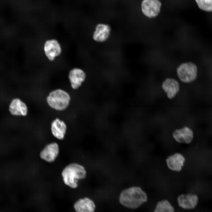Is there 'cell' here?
Instances as JSON below:
<instances>
[{
    "mask_svg": "<svg viewBox=\"0 0 212 212\" xmlns=\"http://www.w3.org/2000/svg\"><path fill=\"white\" fill-rule=\"evenodd\" d=\"M172 136L175 141L178 143L189 144L193 140L194 133L191 129L185 126L175 130L172 133Z\"/></svg>",
    "mask_w": 212,
    "mask_h": 212,
    "instance_id": "cell-9",
    "label": "cell"
},
{
    "mask_svg": "<svg viewBox=\"0 0 212 212\" xmlns=\"http://www.w3.org/2000/svg\"><path fill=\"white\" fill-rule=\"evenodd\" d=\"M59 153V148L58 144L52 142L46 145L39 153V156L42 160L48 163L54 162Z\"/></svg>",
    "mask_w": 212,
    "mask_h": 212,
    "instance_id": "cell-6",
    "label": "cell"
},
{
    "mask_svg": "<svg viewBox=\"0 0 212 212\" xmlns=\"http://www.w3.org/2000/svg\"><path fill=\"white\" fill-rule=\"evenodd\" d=\"M162 88L168 98L172 99L175 97L180 90V85L175 79L171 78H166L163 82Z\"/></svg>",
    "mask_w": 212,
    "mask_h": 212,
    "instance_id": "cell-12",
    "label": "cell"
},
{
    "mask_svg": "<svg viewBox=\"0 0 212 212\" xmlns=\"http://www.w3.org/2000/svg\"><path fill=\"white\" fill-rule=\"evenodd\" d=\"M87 174L85 167L76 163H71L67 165L61 172L64 183L70 188L74 189L77 188L78 181L85 179Z\"/></svg>",
    "mask_w": 212,
    "mask_h": 212,
    "instance_id": "cell-2",
    "label": "cell"
},
{
    "mask_svg": "<svg viewBox=\"0 0 212 212\" xmlns=\"http://www.w3.org/2000/svg\"><path fill=\"white\" fill-rule=\"evenodd\" d=\"M198 8L208 12H212V0H195Z\"/></svg>",
    "mask_w": 212,
    "mask_h": 212,
    "instance_id": "cell-18",
    "label": "cell"
},
{
    "mask_svg": "<svg viewBox=\"0 0 212 212\" xmlns=\"http://www.w3.org/2000/svg\"><path fill=\"white\" fill-rule=\"evenodd\" d=\"M74 208L76 212H94L95 206L92 200L86 197L76 201Z\"/></svg>",
    "mask_w": 212,
    "mask_h": 212,
    "instance_id": "cell-16",
    "label": "cell"
},
{
    "mask_svg": "<svg viewBox=\"0 0 212 212\" xmlns=\"http://www.w3.org/2000/svg\"><path fill=\"white\" fill-rule=\"evenodd\" d=\"M153 212H175V210L168 200L164 199L157 203Z\"/></svg>",
    "mask_w": 212,
    "mask_h": 212,
    "instance_id": "cell-17",
    "label": "cell"
},
{
    "mask_svg": "<svg viewBox=\"0 0 212 212\" xmlns=\"http://www.w3.org/2000/svg\"><path fill=\"white\" fill-rule=\"evenodd\" d=\"M148 198L146 193L141 188L133 186L123 190L120 193L119 200L125 207L135 209L146 203Z\"/></svg>",
    "mask_w": 212,
    "mask_h": 212,
    "instance_id": "cell-1",
    "label": "cell"
},
{
    "mask_svg": "<svg viewBox=\"0 0 212 212\" xmlns=\"http://www.w3.org/2000/svg\"><path fill=\"white\" fill-rule=\"evenodd\" d=\"M185 162L184 156L182 154L177 152L168 156L165 159L168 168L176 172H179L182 170Z\"/></svg>",
    "mask_w": 212,
    "mask_h": 212,
    "instance_id": "cell-10",
    "label": "cell"
},
{
    "mask_svg": "<svg viewBox=\"0 0 212 212\" xmlns=\"http://www.w3.org/2000/svg\"><path fill=\"white\" fill-rule=\"evenodd\" d=\"M176 72L181 81L184 83H190L195 81L197 78L198 67L193 62H183L178 67Z\"/></svg>",
    "mask_w": 212,
    "mask_h": 212,
    "instance_id": "cell-4",
    "label": "cell"
},
{
    "mask_svg": "<svg viewBox=\"0 0 212 212\" xmlns=\"http://www.w3.org/2000/svg\"><path fill=\"white\" fill-rule=\"evenodd\" d=\"M67 130L66 124L59 118H56L51 123V130L52 134L59 140H62L64 138Z\"/></svg>",
    "mask_w": 212,
    "mask_h": 212,
    "instance_id": "cell-15",
    "label": "cell"
},
{
    "mask_svg": "<svg viewBox=\"0 0 212 212\" xmlns=\"http://www.w3.org/2000/svg\"><path fill=\"white\" fill-rule=\"evenodd\" d=\"M177 200L180 207L185 210H191L194 209L197 206L199 198L196 194L190 193L180 195L178 196Z\"/></svg>",
    "mask_w": 212,
    "mask_h": 212,
    "instance_id": "cell-8",
    "label": "cell"
},
{
    "mask_svg": "<svg viewBox=\"0 0 212 212\" xmlns=\"http://www.w3.org/2000/svg\"><path fill=\"white\" fill-rule=\"evenodd\" d=\"M68 76L71 87L74 90H76L81 85L85 80L86 74L82 69L74 68L70 70Z\"/></svg>",
    "mask_w": 212,
    "mask_h": 212,
    "instance_id": "cell-11",
    "label": "cell"
},
{
    "mask_svg": "<svg viewBox=\"0 0 212 212\" xmlns=\"http://www.w3.org/2000/svg\"><path fill=\"white\" fill-rule=\"evenodd\" d=\"M44 54L50 61H53L59 56L62 52L61 46L58 41L55 39L46 40L44 45Z\"/></svg>",
    "mask_w": 212,
    "mask_h": 212,
    "instance_id": "cell-7",
    "label": "cell"
},
{
    "mask_svg": "<svg viewBox=\"0 0 212 212\" xmlns=\"http://www.w3.org/2000/svg\"><path fill=\"white\" fill-rule=\"evenodd\" d=\"M111 31V27L108 24H99L95 27L93 34V38L97 42H104L109 38Z\"/></svg>",
    "mask_w": 212,
    "mask_h": 212,
    "instance_id": "cell-14",
    "label": "cell"
},
{
    "mask_svg": "<svg viewBox=\"0 0 212 212\" xmlns=\"http://www.w3.org/2000/svg\"><path fill=\"white\" fill-rule=\"evenodd\" d=\"M162 5L159 0H143L141 7L143 15L152 19L158 16L160 12Z\"/></svg>",
    "mask_w": 212,
    "mask_h": 212,
    "instance_id": "cell-5",
    "label": "cell"
},
{
    "mask_svg": "<svg viewBox=\"0 0 212 212\" xmlns=\"http://www.w3.org/2000/svg\"><path fill=\"white\" fill-rule=\"evenodd\" d=\"M71 100L70 96L66 91L58 89L51 92L46 100L49 106L58 111H62L68 107Z\"/></svg>",
    "mask_w": 212,
    "mask_h": 212,
    "instance_id": "cell-3",
    "label": "cell"
},
{
    "mask_svg": "<svg viewBox=\"0 0 212 212\" xmlns=\"http://www.w3.org/2000/svg\"><path fill=\"white\" fill-rule=\"evenodd\" d=\"M9 110L10 113L14 116H25L28 113L27 105L19 98L12 100L9 104Z\"/></svg>",
    "mask_w": 212,
    "mask_h": 212,
    "instance_id": "cell-13",
    "label": "cell"
}]
</instances>
